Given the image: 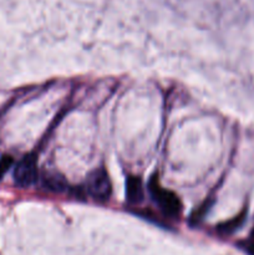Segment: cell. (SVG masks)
I'll return each mask as SVG.
<instances>
[{
	"instance_id": "cell-6",
	"label": "cell",
	"mask_w": 254,
	"mask_h": 255,
	"mask_svg": "<svg viewBox=\"0 0 254 255\" xmlns=\"http://www.w3.org/2000/svg\"><path fill=\"white\" fill-rule=\"evenodd\" d=\"M243 221H244V216L242 214V216L237 217V218L232 219V221L221 224V226L218 227V231L223 234H231L242 226Z\"/></svg>"
},
{
	"instance_id": "cell-1",
	"label": "cell",
	"mask_w": 254,
	"mask_h": 255,
	"mask_svg": "<svg viewBox=\"0 0 254 255\" xmlns=\"http://www.w3.org/2000/svg\"><path fill=\"white\" fill-rule=\"evenodd\" d=\"M148 189L153 202L158 206V208L161 209L164 216L169 217V218H177L181 214L182 204L179 198L173 192L164 189L159 184L158 179H156V177H153L149 181Z\"/></svg>"
},
{
	"instance_id": "cell-4",
	"label": "cell",
	"mask_w": 254,
	"mask_h": 255,
	"mask_svg": "<svg viewBox=\"0 0 254 255\" xmlns=\"http://www.w3.org/2000/svg\"><path fill=\"white\" fill-rule=\"evenodd\" d=\"M143 184L139 177L128 176L126 179V198L131 204H138L143 201Z\"/></svg>"
},
{
	"instance_id": "cell-5",
	"label": "cell",
	"mask_w": 254,
	"mask_h": 255,
	"mask_svg": "<svg viewBox=\"0 0 254 255\" xmlns=\"http://www.w3.org/2000/svg\"><path fill=\"white\" fill-rule=\"evenodd\" d=\"M42 184L45 189L55 193H62L67 189V182L59 173H47L42 178Z\"/></svg>"
},
{
	"instance_id": "cell-7",
	"label": "cell",
	"mask_w": 254,
	"mask_h": 255,
	"mask_svg": "<svg viewBox=\"0 0 254 255\" xmlns=\"http://www.w3.org/2000/svg\"><path fill=\"white\" fill-rule=\"evenodd\" d=\"M12 166V157L2 156L0 158V178L9 171L10 167Z\"/></svg>"
},
{
	"instance_id": "cell-2",
	"label": "cell",
	"mask_w": 254,
	"mask_h": 255,
	"mask_svg": "<svg viewBox=\"0 0 254 255\" xmlns=\"http://www.w3.org/2000/svg\"><path fill=\"white\" fill-rule=\"evenodd\" d=\"M85 189L91 198L100 202L107 201L112 193V184L107 172L104 168H97L89 173Z\"/></svg>"
},
{
	"instance_id": "cell-3",
	"label": "cell",
	"mask_w": 254,
	"mask_h": 255,
	"mask_svg": "<svg viewBox=\"0 0 254 255\" xmlns=\"http://www.w3.org/2000/svg\"><path fill=\"white\" fill-rule=\"evenodd\" d=\"M39 178L36 158L32 154L22 157L14 169V182L20 188H29Z\"/></svg>"
},
{
	"instance_id": "cell-8",
	"label": "cell",
	"mask_w": 254,
	"mask_h": 255,
	"mask_svg": "<svg viewBox=\"0 0 254 255\" xmlns=\"http://www.w3.org/2000/svg\"><path fill=\"white\" fill-rule=\"evenodd\" d=\"M243 247L249 254L254 255V228L251 232V234H249V238L243 243Z\"/></svg>"
}]
</instances>
